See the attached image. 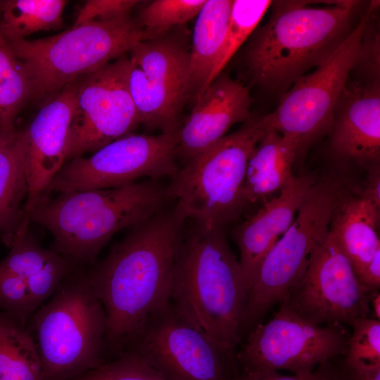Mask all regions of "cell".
<instances>
[{
  "instance_id": "1",
  "label": "cell",
  "mask_w": 380,
  "mask_h": 380,
  "mask_svg": "<svg viewBox=\"0 0 380 380\" xmlns=\"http://www.w3.org/2000/svg\"><path fill=\"white\" fill-rule=\"evenodd\" d=\"M186 219L175 203L129 228L87 272L106 315L105 346L123 351L146 320L170 303L175 255Z\"/></svg>"
},
{
  "instance_id": "2",
  "label": "cell",
  "mask_w": 380,
  "mask_h": 380,
  "mask_svg": "<svg viewBox=\"0 0 380 380\" xmlns=\"http://www.w3.org/2000/svg\"><path fill=\"white\" fill-rule=\"evenodd\" d=\"M272 1L271 14L250 37L244 64L252 82L283 94L299 78L324 63L357 25L362 1Z\"/></svg>"
},
{
  "instance_id": "3",
  "label": "cell",
  "mask_w": 380,
  "mask_h": 380,
  "mask_svg": "<svg viewBox=\"0 0 380 380\" xmlns=\"http://www.w3.org/2000/svg\"><path fill=\"white\" fill-rule=\"evenodd\" d=\"M191 221L179 241L170 301L236 358L248 293L242 269L224 229Z\"/></svg>"
},
{
  "instance_id": "4",
  "label": "cell",
  "mask_w": 380,
  "mask_h": 380,
  "mask_svg": "<svg viewBox=\"0 0 380 380\" xmlns=\"http://www.w3.org/2000/svg\"><path fill=\"white\" fill-rule=\"evenodd\" d=\"M168 201L166 186L150 179L47 196L25 217L49 231L53 250L82 267L94 263L115 233L148 219Z\"/></svg>"
},
{
  "instance_id": "5",
  "label": "cell",
  "mask_w": 380,
  "mask_h": 380,
  "mask_svg": "<svg viewBox=\"0 0 380 380\" xmlns=\"http://www.w3.org/2000/svg\"><path fill=\"white\" fill-rule=\"evenodd\" d=\"M42 380H72L104 361L106 315L82 267L68 275L32 315Z\"/></svg>"
},
{
  "instance_id": "6",
  "label": "cell",
  "mask_w": 380,
  "mask_h": 380,
  "mask_svg": "<svg viewBox=\"0 0 380 380\" xmlns=\"http://www.w3.org/2000/svg\"><path fill=\"white\" fill-rule=\"evenodd\" d=\"M272 127L270 114L251 116L179 167L166 189L186 220L224 229L239 218L248 161Z\"/></svg>"
},
{
  "instance_id": "7",
  "label": "cell",
  "mask_w": 380,
  "mask_h": 380,
  "mask_svg": "<svg viewBox=\"0 0 380 380\" xmlns=\"http://www.w3.org/2000/svg\"><path fill=\"white\" fill-rule=\"evenodd\" d=\"M158 36L146 31L128 15L73 25L42 39L8 43L27 70L33 97L39 98L56 94L78 78L125 55L139 42Z\"/></svg>"
},
{
  "instance_id": "8",
  "label": "cell",
  "mask_w": 380,
  "mask_h": 380,
  "mask_svg": "<svg viewBox=\"0 0 380 380\" xmlns=\"http://www.w3.org/2000/svg\"><path fill=\"white\" fill-rule=\"evenodd\" d=\"M346 188L334 177L317 181L295 219L265 255L248 291L245 311L262 319L304 275L314 252L327 238L335 208Z\"/></svg>"
},
{
  "instance_id": "9",
  "label": "cell",
  "mask_w": 380,
  "mask_h": 380,
  "mask_svg": "<svg viewBox=\"0 0 380 380\" xmlns=\"http://www.w3.org/2000/svg\"><path fill=\"white\" fill-rule=\"evenodd\" d=\"M371 1L357 25L336 51L315 71L299 78L269 113L272 127L294 139L299 151L329 133L337 101L346 87L358 56L362 39L373 10Z\"/></svg>"
},
{
  "instance_id": "10",
  "label": "cell",
  "mask_w": 380,
  "mask_h": 380,
  "mask_svg": "<svg viewBox=\"0 0 380 380\" xmlns=\"http://www.w3.org/2000/svg\"><path fill=\"white\" fill-rule=\"evenodd\" d=\"M126 349L167 380H235L239 374L236 358L170 301L146 320Z\"/></svg>"
},
{
  "instance_id": "11",
  "label": "cell",
  "mask_w": 380,
  "mask_h": 380,
  "mask_svg": "<svg viewBox=\"0 0 380 380\" xmlns=\"http://www.w3.org/2000/svg\"><path fill=\"white\" fill-rule=\"evenodd\" d=\"M349 335L341 324L316 325L282 305L249 332L236 360L239 373L314 369L346 353Z\"/></svg>"
},
{
  "instance_id": "12",
  "label": "cell",
  "mask_w": 380,
  "mask_h": 380,
  "mask_svg": "<svg viewBox=\"0 0 380 380\" xmlns=\"http://www.w3.org/2000/svg\"><path fill=\"white\" fill-rule=\"evenodd\" d=\"M176 134L125 135L88 158L64 163L47 189L58 193L118 188L141 177H171L179 169Z\"/></svg>"
},
{
  "instance_id": "13",
  "label": "cell",
  "mask_w": 380,
  "mask_h": 380,
  "mask_svg": "<svg viewBox=\"0 0 380 380\" xmlns=\"http://www.w3.org/2000/svg\"><path fill=\"white\" fill-rule=\"evenodd\" d=\"M130 64L129 58L123 55L77 80L66 162L94 153L141 125L128 87Z\"/></svg>"
},
{
  "instance_id": "14",
  "label": "cell",
  "mask_w": 380,
  "mask_h": 380,
  "mask_svg": "<svg viewBox=\"0 0 380 380\" xmlns=\"http://www.w3.org/2000/svg\"><path fill=\"white\" fill-rule=\"evenodd\" d=\"M371 293L329 232L301 279L279 305L316 325H351L368 317Z\"/></svg>"
},
{
  "instance_id": "15",
  "label": "cell",
  "mask_w": 380,
  "mask_h": 380,
  "mask_svg": "<svg viewBox=\"0 0 380 380\" xmlns=\"http://www.w3.org/2000/svg\"><path fill=\"white\" fill-rule=\"evenodd\" d=\"M77 80L57 92L39 109L24 130V165L28 194L25 217L44 198L65 162V146L75 106Z\"/></svg>"
},
{
  "instance_id": "16",
  "label": "cell",
  "mask_w": 380,
  "mask_h": 380,
  "mask_svg": "<svg viewBox=\"0 0 380 380\" xmlns=\"http://www.w3.org/2000/svg\"><path fill=\"white\" fill-rule=\"evenodd\" d=\"M248 87L221 73L195 99V105L176 134V158L183 164L227 135L252 115Z\"/></svg>"
},
{
  "instance_id": "17",
  "label": "cell",
  "mask_w": 380,
  "mask_h": 380,
  "mask_svg": "<svg viewBox=\"0 0 380 380\" xmlns=\"http://www.w3.org/2000/svg\"><path fill=\"white\" fill-rule=\"evenodd\" d=\"M329 134L332 152L366 165L380 160V82L348 83L336 105Z\"/></svg>"
},
{
  "instance_id": "18",
  "label": "cell",
  "mask_w": 380,
  "mask_h": 380,
  "mask_svg": "<svg viewBox=\"0 0 380 380\" xmlns=\"http://www.w3.org/2000/svg\"><path fill=\"white\" fill-rule=\"evenodd\" d=\"M317 179L309 173L295 175L277 196L234 228L232 235L239 251V260L248 291L260 262L289 228Z\"/></svg>"
},
{
  "instance_id": "19",
  "label": "cell",
  "mask_w": 380,
  "mask_h": 380,
  "mask_svg": "<svg viewBox=\"0 0 380 380\" xmlns=\"http://www.w3.org/2000/svg\"><path fill=\"white\" fill-rule=\"evenodd\" d=\"M25 218L0 266L16 274L27 284L38 309L56 291L63 281L80 267L54 250L42 247L29 232Z\"/></svg>"
},
{
  "instance_id": "20",
  "label": "cell",
  "mask_w": 380,
  "mask_h": 380,
  "mask_svg": "<svg viewBox=\"0 0 380 380\" xmlns=\"http://www.w3.org/2000/svg\"><path fill=\"white\" fill-rule=\"evenodd\" d=\"M379 215V208L359 192L350 193L346 189L335 208L329 232L357 277L380 251Z\"/></svg>"
},
{
  "instance_id": "21",
  "label": "cell",
  "mask_w": 380,
  "mask_h": 380,
  "mask_svg": "<svg viewBox=\"0 0 380 380\" xmlns=\"http://www.w3.org/2000/svg\"><path fill=\"white\" fill-rule=\"evenodd\" d=\"M298 152L294 139L273 127L268 130L248 161L242 189L246 207L279 191L293 179V165Z\"/></svg>"
},
{
  "instance_id": "22",
  "label": "cell",
  "mask_w": 380,
  "mask_h": 380,
  "mask_svg": "<svg viewBox=\"0 0 380 380\" xmlns=\"http://www.w3.org/2000/svg\"><path fill=\"white\" fill-rule=\"evenodd\" d=\"M233 0H207L196 17L192 44L187 94L195 99L208 87L220 55Z\"/></svg>"
},
{
  "instance_id": "23",
  "label": "cell",
  "mask_w": 380,
  "mask_h": 380,
  "mask_svg": "<svg viewBox=\"0 0 380 380\" xmlns=\"http://www.w3.org/2000/svg\"><path fill=\"white\" fill-rule=\"evenodd\" d=\"M24 151V130L0 134V234L9 247L25 218L20 209L28 194Z\"/></svg>"
},
{
  "instance_id": "24",
  "label": "cell",
  "mask_w": 380,
  "mask_h": 380,
  "mask_svg": "<svg viewBox=\"0 0 380 380\" xmlns=\"http://www.w3.org/2000/svg\"><path fill=\"white\" fill-rule=\"evenodd\" d=\"M129 59L150 80L186 96L189 81V50L173 37L144 40L129 51Z\"/></svg>"
},
{
  "instance_id": "25",
  "label": "cell",
  "mask_w": 380,
  "mask_h": 380,
  "mask_svg": "<svg viewBox=\"0 0 380 380\" xmlns=\"http://www.w3.org/2000/svg\"><path fill=\"white\" fill-rule=\"evenodd\" d=\"M127 83L140 124L149 129L177 134L179 128L177 115L184 97L148 80L132 61Z\"/></svg>"
},
{
  "instance_id": "26",
  "label": "cell",
  "mask_w": 380,
  "mask_h": 380,
  "mask_svg": "<svg viewBox=\"0 0 380 380\" xmlns=\"http://www.w3.org/2000/svg\"><path fill=\"white\" fill-rule=\"evenodd\" d=\"M64 0H8L0 2V32L7 42L25 39L63 26Z\"/></svg>"
},
{
  "instance_id": "27",
  "label": "cell",
  "mask_w": 380,
  "mask_h": 380,
  "mask_svg": "<svg viewBox=\"0 0 380 380\" xmlns=\"http://www.w3.org/2000/svg\"><path fill=\"white\" fill-rule=\"evenodd\" d=\"M0 380H42L39 353L23 326L0 312Z\"/></svg>"
},
{
  "instance_id": "28",
  "label": "cell",
  "mask_w": 380,
  "mask_h": 380,
  "mask_svg": "<svg viewBox=\"0 0 380 380\" xmlns=\"http://www.w3.org/2000/svg\"><path fill=\"white\" fill-rule=\"evenodd\" d=\"M33 91L27 70L0 32V134L15 131V118Z\"/></svg>"
},
{
  "instance_id": "29",
  "label": "cell",
  "mask_w": 380,
  "mask_h": 380,
  "mask_svg": "<svg viewBox=\"0 0 380 380\" xmlns=\"http://www.w3.org/2000/svg\"><path fill=\"white\" fill-rule=\"evenodd\" d=\"M271 4L270 0H233L223 46L209 84L258 27Z\"/></svg>"
},
{
  "instance_id": "30",
  "label": "cell",
  "mask_w": 380,
  "mask_h": 380,
  "mask_svg": "<svg viewBox=\"0 0 380 380\" xmlns=\"http://www.w3.org/2000/svg\"><path fill=\"white\" fill-rule=\"evenodd\" d=\"M207 0H155L139 14L138 23L146 31L162 35L174 25L196 18Z\"/></svg>"
},
{
  "instance_id": "31",
  "label": "cell",
  "mask_w": 380,
  "mask_h": 380,
  "mask_svg": "<svg viewBox=\"0 0 380 380\" xmlns=\"http://www.w3.org/2000/svg\"><path fill=\"white\" fill-rule=\"evenodd\" d=\"M349 336L342 365H380V321L361 317L350 325Z\"/></svg>"
},
{
  "instance_id": "32",
  "label": "cell",
  "mask_w": 380,
  "mask_h": 380,
  "mask_svg": "<svg viewBox=\"0 0 380 380\" xmlns=\"http://www.w3.org/2000/svg\"><path fill=\"white\" fill-rule=\"evenodd\" d=\"M72 380H167L139 355L129 349Z\"/></svg>"
},
{
  "instance_id": "33",
  "label": "cell",
  "mask_w": 380,
  "mask_h": 380,
  "mask_svg": "<svg viewBox=\"0 0 380 380\" xmlns=\"http://www.w3.org/2000/svg\"><path fill=\"white\" fill-rule=\"evenodd\" d=\"M36 310L26 281L0 266V312L26 327Z\"/></svg>"
},
{
  "instance_id": "34",
  "label": "cell",
  "mask_w": 380,
  "mask_h": 380,
  "mask_svg": "<svg viewBox=\"0 0 380 380\" xmlns=\"http://www.w3.org/2000/svg\"><path fill=\"white\" fill-rule=\"evenodd\" d=\"M372 12L362 36L356 63L351 72L359 76L357 80L365 82H380V37L376 11Z\"/></svg>"
},
{
  "instance_id": "35",
  "label": "cell",
  "mask_w": 380,
  "mask_h": 380,
  "mask_svg": "<svg viewBox=\"0 0 380 380\" xmlns=\"http://www.w3.org/2000/svg\"><path fill=\"white\" fill-rule=\"evenodd\" d=\"M140 2L137 0H89L79 11L74 26L109 21L128 15Z\"/></svg>"
},
{
  "instance_id": "36",
  "label": "cell",
  "mask_w": 380,
  "mask_h": 380,
  "mask_svg": "<svg viewBox=\"0 0 380 380\" xmlns=\"http://www.w3.org/2000/svg\"><path fill=\"white\" fill-rule=\"evenodd\" d=\"M235 380H348L343 368L331 361L318 365L308 372L284 375L277 371L269 370L251 373H239Z\"/></svg>"
},
{
  "instance_id": "37",
  "label": "cell",
  "mask_w": 380,
  "mask_h": 380,
  "mask_svg": "<svg viewBox=\"0 0 380 380\" xmlns=\"http://www.w3.org/2000/svg\"><path fill=\"white\" fill-rule=\"evenodd\" d=\"M368 175L360 194L380 208V165L379 160L367 165Z\"/></svg>"
},
{
  "instance_id": "38",
  "label": "cell",
  "mask_w": 380,
  "mask_h": 380,
  "mask_svg": "<svg viewBox=\"0 0 380 380\" xmlns=\"http://www.w3.org/2000/svg\"><path fill=\"white\" fill-rule=\"evenodd\" d=\"M359 281L370 293L380 288V251H379L365 270L357 276Z\"/></svg>"
},
{
  "instance_id": "39",
  "label": "cell",
  "mask_w": 380,
  "mask_h": 380,
  "mask_svg": "<svg viewBox=\"0 0 380 380\" xmlns=\"http://www.w3.org/2000/svg\"><path fill=\"white\" fill-rule=\"evenodd\" d=\"M341 367L348 380H380V365Z\"/></svg>"
},
{
  "instance_id": "40",
  "label": "cell",
  "mask_w": 380,
  "mask_h": 380,
  "mask_svg": "<svg viewBox=\"0 0 380 380\" xmlns=\"http://www.w3.org/2000/svg\"><path fill=\"white\" fill-rule=\"evenodd\" d=\"M369 309L374 315V319L380 321V293L379 290L371 293L369 299Z\"/></svg>"
}]
</instances>
